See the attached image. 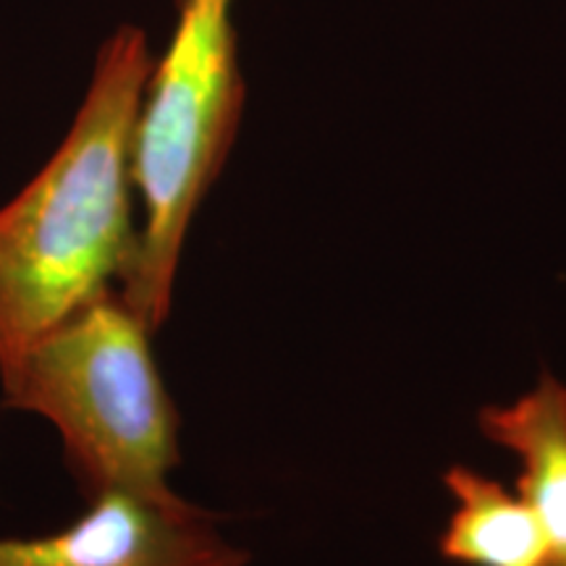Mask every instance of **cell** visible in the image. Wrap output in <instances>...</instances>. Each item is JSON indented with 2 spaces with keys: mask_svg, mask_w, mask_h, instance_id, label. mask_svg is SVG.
<instances>
[{
  "mask_svg": "<svg viewBox=\"0 0 566 566\" xmlns=\"http://www.w3.org/2000/svg\"><path fill=\"white\" fill-rule=\"evenodd\" d=\"M150 69L145 32L118 27L66 139L0 208V370L129 271L132 142Z\"/></svg>",
  "mask_w": 566,
  "mask_h": 566,
  "instance_id": "1",
  "label": "cell"
},
{
  "mask_svg": "<svg viewBox=\"0 0 566 566\" xmlns=\"http://www.w3.org/2000/svg\"><path fill=\"white\" fill-rule=\"evenodd\" d=\"M153 328L108 289L0 370L3 407L34 412L61 433L84 499L122 491L179 499V415L155 365Z\"/></svg>",
  "mask_w": 566,
  "mask_h": 566,
  "instance_id": "2",
  "label": "cell"
},
{
  "mask_svg": "<svg viewBox=\"0 0 566 566\" xmlns=\"http://www.w3.org/2000/svg\"><path fill=\"white\" fill-rule=\"evenodd\" d=\"M237 0H176V27L153 61L134 124L132 181L142 202L137 252L118 294L158 331L171 313L184 242L239 132L244 80Z\"/></svg>",
  "mask_w": 566,
  "mask_h": 566,
  "instance_id": "3",
  "label": "cell"
},
{
  "mask_svg": "<svg viewBox=\"0 0 566 566\" xmlns=\"http://www.w3.org/2000/svg\"><path fill=\"white\" fill-rule=\"evenodd\" d=\"M53 535L0 537V566H244L250 554L226 541L216 516L179 499L111 491Z\"/></svg>",
  "mask_w": 566,
  "mask_h": 566,
  "instance_id": "4",
  "label": "cell"
},
{
  "mask_svg": "<svg viewBox=\"0 0 566 566\" xmlns=\"http://www.w3.org/2000/svg\"><path fill=\"white\" fill-rule=\"evenodd\" d=\"M480 430L520 462L516 491L525 495L548 543V564L566 566V386L543 375L512 405H491Z\"/></svg>",
  "mask_w": 566,
  "mask_h": 566,
  "instance_id": "5",
  "label": "cell"
},
{
  "mask_svg": "<svg viewBox=\"0 0 566 566\" xmlns=\"http://www.w3.org/2000/svg\"><path fill=\"white\" fill-rule=\"evenodd\" d=\"M443 483L457 509L441 535V554L462 566H548V543L541 522L520 491L451 467Z\"/></svg>",
  "mask_w": 566,
  "mask_h": 566,
  "instance_id": "6",
  "label": "cell"
}]
</instances>
